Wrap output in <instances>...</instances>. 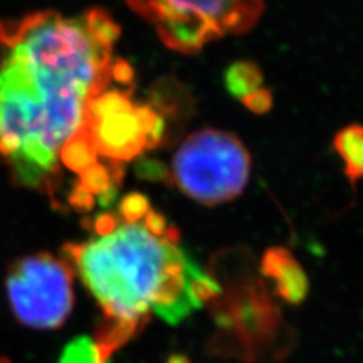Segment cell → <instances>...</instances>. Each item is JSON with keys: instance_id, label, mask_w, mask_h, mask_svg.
<instances>
[{"instance_id": "obj_4", "label": "cell", "mask_w": 363, "mask_h": 363, "mask_svg": "<svg viewBox=\"0 0 363 363\" xmlns=\"http://www.w3.org/2000/svg\"><path fill=\"white\" fill-rule=\"evenodd\" d=\"M250 169L252 156L238 136L203 129L189 135L174 153L172 180L182 194L217 206L242 194Z\"/></svg>"}, {"instance_id": "obj_5", "label": "cell", "mask_w": 363, "mask_h": 363, "mask_svg": "<svg viewBox=\"0 0 363 363\" xmlns=\"http://www.w3.org/2000/svg\"><path fill=\"white\" fill-rule=\"evenodd\" d=\"M82 133L99 161L121 164L153 149L164 133V118L156 109L132 99L130 86L113 85L89 101Z\"/></svg>"}, {"instance_id": "obj_9", "label": "cell", "mask_w": 363, "mask_h": 363, "mask_svg": "<svg viewBox=\"0 0 363 363\" xmlns=\"http://www.w3.org/2000/svg\"><path fill=\"white\" fill-rule=\"evenodd\" d=\"M260 82H262L260 72L255 64L250 62L235 64L225 77V84L230 93L242 100L260 89Z\"/></svg>"}, {"instance_id": "obj_3", "label": "cell", "mask_w": 363, "mask_h": 363, "mask_svg": "<svg viewBox=\"0 0 363 363\" xmlns=\"http://www.w3.org/2000/svg\"><path fill=\"white\" fill-rule=\"evenodd\" d=\"M156 30L168 49L197 53L227 35L252 29L264 13V0H124Z\"/></svg>"}, {"instance_id": "obj_1", "label": "cell", "mask_w": 363, "mask_h": 363, "mask_svg": "<svg viewBox=\"0 0 363 363\" xmlns=\"http://www.w3.org/2000/svg\"><path fill=\"white\" fill-rule=\"evenodd\" d=\"M118 37L100 8L0 21V162L16 184L52 192L89 101L113 85H132L130 65L116 56Z\"/></svg>"}, {"instance_id": "obj_6", "label": "cell", "mask_w": 363, "mask_h": 363, "mask_svg": "<svg viewBox=\"0 0 363 363\" xmlns=\"http://www.w3.org/2000/svg\"><path fill=\"white\" fill-rule=\"evenodd\" d=\"M73 279L70 264L52 253L14 260L6 272L5 288L18 323L38 330L61 327L74 306Z\"/></svg>"}, {"instance_id": "obj_10", "label": "cell", "mask_w": 363, "mask_h": 363, "mask_svg": "<svg viewBox=\"0 0 363 363\" xmlns=\"http://www.w3.org/2000/svg\"><path fill=\"white\" fill-rule=\"evenodd\" d=\"M60 363H105L100 359L97 347L91 337H79L68 345Z\"/></svg>"}, {"instance_id": "obj_8", "label": "cell", "mask_w": 363, "mask_h": 363, "mask_svg": "<svg viewBox=\"0 0 363 363\" xmlns=\"http://www.w3.org/2000/svg\"><path fill=\"white\" fill-rule=\"evenodd\" d=\"M335 149L345 164V174L351 184L363 179V126H351L337 132L335 136Z\"/></svg>"}, {"instance_id": "obj_12", "label": "cell", "mask_w": 363, "mask_h": 363, "mask_svg": "<svg viewBox=\"0 0 363 363\" xmlns=\"http://www.w3.org/2000/svg\"><path fill=\"white\" fill-rule=\"evenodd\" d=\"M0 363H13V362H11V360L6 359V357H4V356H0Z\"/></svg>"}, {"instance_id": "obj_7", "label": "cell", "mask_w": 363, "mask_h": 363, "mask_svg": "<svg viewBox=\"0 0 363 363\" xmlns=\"http://www.w3.org/2000/svg\"><path fill=\"white\" fill-rule=\"evenodd\" d=\"M262 271L268 279L274 281L280 297L288 303L298 304L308 295V277L303 267L288 250L281 247L269 248L262 259Z\"/></svg>"}, {"instance_id": "obj_11", "label": "cell", "mask_w": 363, "mask_h": 363, "mask_svg": "<svg viewBox=\"0 0 363 363\" xmlns=\"http://www.w3.org/2000/svg\"><path fill=\"white\" fill-rule=\"evenodd\" d=\"M242 101L248 109H252L255 112H265L269 109L272 99L267 89H257L253 94L245 97Z\"/></svg>"}, {"instance_id": "obj_2", "label": "cell", "mask_w": 363, "mask_h": 363, "mask_svg": "<svg viewBox=\"0 0 363 363\" xmlns=\"http://www.w3.org/2000/svg\"><path fill=\"white\" fill-rule=\"evenodd\" d=\"M94 235L62 247V257L99 303L93 339L105 363L138 335L150 315L177 324L220 292L179 245V232L150 209L141 218L99 215Z\"/></svg>"}]
</instances>
